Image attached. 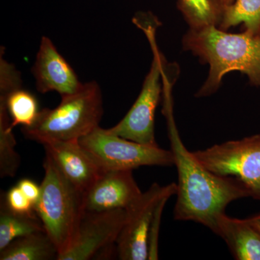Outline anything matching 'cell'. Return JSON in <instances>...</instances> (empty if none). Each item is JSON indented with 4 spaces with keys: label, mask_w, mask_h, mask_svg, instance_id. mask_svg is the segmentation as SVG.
I'll return each instance as SVG.
<instances>
[{
    "label": "cell",
    "mask_w": 260,
    "mask_h": 260,
    "mask_svg": "<svg viewBox=\"0 0 260 260\" xmlns=\"http://www.w3.org/2000/svg\"><path fill=\"white\" fill-rule=\"evenodd\" d=\"M45 231L37 213L25 215L10 210L2 200L0 210V250L18 238Z\"/></svg>",
    "instance_id": "15"
},
{
    "label": "cell",
    "mask_w": 260,
    "mask_h": 260,
    "mask_svg": "<svg viewBox=\"0 0 260 260\" xmlns=\"http://www.w3.org/2000/svg\"><path fill=\"white\" fill-rule=\"evenodd\" d=\"M158 22L153 14L142 15L135 21L148 38L153 61L133 107L118 124L107 129L112 134L148 145H158L155 136V111L164 93L166 75L174 67L167 62L157 45L155 34Z\"/></svg>",
    "instance_id": "5"
},
{
    "label": "cell",
    "mask_w": 260,
    "mask_h": 260,
    "mask_svg": "<svg viewBox=\"0 0 260 260\" xmlns=\"http://www.w3.org/2000/svg\"><path fill=\"white\" fill-rule=\"evenodd\" d=\"M162 113L178 174L174 219L202 224L215 234L218 217L232 202L250 197L249 189L237 178L218 175L197 160L181 139L172 103L164 105Z\"/></svg>",
    "instance_id": "1"
},
{
    "label": "cell",
    "mask_w": 260,
    "mask_h": 260,
    "mask_svg": "<svg viewBox=\"0 0 260 260\" xmlns=\"http://www.w3.org/2000/svg\"><path fill=\"white\" fill-rule=\"evenodd\" d=\"M78 142L104 172L174 166L172 150L131 141L100 126Z\"/></svg>",
    "instance_id": "6"
},
{
    "label": "cell",
    "mask_w": 260,
    "mask_h": 260,
    "mask_svg": "<svg viewBox=\"0 0 260 260\" xmlns=\"http://www.w3.org/2000/svg\"><path fill=\"white\" fill-rule=\"evenodd\" d=\"M183 49L209 65L208 78L195 96L208 97L218 91L223 77L231 72L246 75L251 85L260 88V37L247 30L232 34L208 25L189 28L182 39Z\"/></svg>",
    "instance_id": "2"
},
{
    "label": "cell",
    "mask_w": 260,
    "mask_h": 260,
    "mask_svg": "<svg viewBox=\"0 0 260 260\" xmlns=\"http://www.w3.org/2000/svg\"><path fill=\"white\" fill-rule=\"evenodd\" d=\"M31 71L41 93L55 91L61 97L66 96L76 93L83 85L74 69L47 37L42 38Z\"/></svg>",
    "instance_id": "10"
},
{
    "label": "cell",
    "mask_w": 260,
    "mask_h": 260,
    "mask_svg": "<svg viewBox=\"0 0 260 260\" xmlns=\"http://www.w3.org/2000/svg\"><path fill=\"white\" fill-rule=\"evenodd\" d=\"M246 220L260 234V213L246 218Z\"/></svg>",
    "instance_id": "23"
},
{
    "label": "cell",
    "mask_w": 260,
    "mask_h": 260,
    "mask_svg": "<svg viewBox=\"0 0 260 260\" xmlns=\"http://www.w3.org/2000/svg\"><path fill=\"white\" fill-rule=\"evenodd\" d=\"M43 167L41 195L34 210L60 255L69 249L78 232L85 212V192L63 175L47 154Z\"/></svg>",
    "instance_id": "4"
},
{
    "label": "cell",
    "mask_w": 260,
    "mask_h": 260,
    "mask_svg": "<svg viewBox=\"0 0 260 260\" xmlns=\"http://www.w3.org/2000/svg\"><path fill=\"white\" fill-rule=\"evenodd\" d=\"M41 144L63 175L83 192L104 172L78 141L47 140Z\"/></svg>",
    "instance_id": "12"
},
{
    "label": "cell",
    "mask_w": 260,
    "mask_h": 260,
    "mask_svg": "<svg viewBox=\"0 0 260 260\" xmlns=\"http://www.w3.org/2000/svg\"><path fill=\"white\" fill-rule=\"evenodd\" d=\"M11 119L4 102L0 100V177H15L20 167V155L15 150L16 140Z\"/></svg>",
    "instance_id": "18"
},
{
    "label": "cell",
    "mask_w": 260,
    "mask_h": 260,
    "mask_svg": "<svg viewBox=\"0 0 260 260\" xmlns=\"http://www.w3.org/2000/svg\"><path fill=\"white\" fill-rule=\"evenodd\" d=\"M177 8L189 28L218 27L223 13L218 0H177Z\"/></svg>",
    "instance_id": "19"
},
{
    "label": "cell",
    "mask_w": 260,
    "mask_h": 260,
    "mask_svg": "<svg viewBox=\"0 0 260 260\" xmlns=\"http://www.w3.org/2000/svg\"><path fill=\"white\" fill-rule=\"evenodd\" d=\"M61 98L54 109H42L32 126L22 127L25 138L78 141L99 126L104 113L102 89L95 81L83 83L76 93Z\"/></svg>",
    "instance_id": "3"
},
{
    "label": "cell",
    "mask_w": 260,
    "mask_h": 260,
    "mask_svg": "<svg viewBox=\"0 0 260 260\" xmlns=\"http://www.w3.org/2000/svg\"><path fill=\"white\" fill-rule=\"evenodd\" d=\"M3 202L10 210L15 213L25 215L36 213L34 203L23 194L18 185L9 189L5 194Z\"/></svg>",
    "instance_id": "20"
},
{
    "label": "cell",
    "mask_w": 260,
    "mask_h": 260,
    "mask_svg": "<svg viewBox=\"0 0 260 260\" xmlns=\"http://www.w3.org/2000/svg\"><path fill=\"white\" fill-rule=\"evenodd\" d=\"M126 215L125 209L85 211L73 244L57 260L91 259L103 248L116 244Z\"/></svg>",
    "instance_id": "9"
},
{
    "label": "cell",
    "mask_w": 260,
    "mask_h": 260,
    "mask_svg": "<svg viewBox=\"0 0 260 260\" xmlns=\"http://www.w3.org/2000/svg\"><path fill=\"white\" fill-rule=\"evenodd\" d=\"M141 194L133 171H107L85 191V211L126 209Z\"/></svg>",
    "instance_id": "11"
},
{
    "label": "cell",
    "mask_w": 260,
    "mask_h": 260,
    "mask_svg": "<svg viewBox=\"0 0 260 260\" xmlns=\"http://www.w3.org/2000/svg\"><path fill=\"white\" fill-rule=\"evenodd\" d=\"M215 234L223 239L234 259L260 260V234L246 218L221 214L217 219Z\"/></svg>",
    "instance_id": "13"
},
{
    "label": "cell",
    "mask_w": 260,
    "mask_h": 260,
    "mask_svg": "<svg viewBox=\"0 0 260 260\" xmlns=\"http://www.w3.org/2000/svg\"><path fill=\"white\" fill-rule=\"evenodd\" d=\"M240 24L244 30L260 37V0H234L223 8L219 28L227 30Z\"/></svg>",
    "instance_id": "16"
},
{
    "label": "cell",
    "mask_w": 260,
    "mask_h": 260,
    "mask_svg": "<svg viewBox=\"0 0 260 260\" xmlns=\"http://www.w3.org/2000/svg\"><path fill=\"white\" fill-rule=\"evenodd\" d=\"M191 153L210 172L242 181L251 198L260 200V134Z\"/></svg>",
    "instance_id": "7"
},
{
    "label": "cell",
    "mask_w": 260,
    "mask_h": 260,
    "mask_svg": "<svg viewBox=\"0 0 260 260\" xmlns=\"http://www.w3.org/2000/svg\"><path fill=\"white\" fill-rule=\"evenodd\" d=\"M0 100L6 106L13 128L18 125L22 127L32 126L40 112L37 98L22 88L8 93H0Z\"/></svg>",
    "instance_id": "17"
},
{
    "label": "cell",
    "mask_w": 260,
    "mask_h": 260,
    "mask_svg": "<svg viewBox=\"0 0 260 260\" xmlns=\"http://www.w3.org/2000/svg\"><path fill=\"white\" fill-rule=\"evenodd\" d=\"M169 199H170V198H164L159 203L156 209H155L153 221H152L150 231H149L148 260L158 259L159 233H160L162 214L168 200Z\"/></svg>",
    "instance_id": "21"
},
{
    "label": "cell",
    "mask_w": 260,
    "mask_h": 260,
    "mask_svg": "<svg viewBox=\"0 0 260 260\" xmlns=\"http://www.w3.org/2000/svg\"><path fill=\"white\" fill-rule=\"evenodd\" d=\"M177 194V184L161 186L153 183L126 208V220L116 241L117 255L121 260H147L148 235L155 209L164 198Z\"/></svg>",
    "instance_id": "8"
},
{
    "label": "cell",
    "mask_w": 260,
    "mask_h": 260,
    "mask_svg": "<svg viewBox=\"0 0 260 260\" xmlns=\"http://www.w3.org/2000/svg\"><path fill=\"white\" fill-rule=\"evenodd\" d=\"M17 185L21 189L23 194L35 205L40 198L41 185L28 179H23L19 181Z\"/></svg>",
    "instance_id": "22"
},
{
    "label": "cell",
    "mask_w": 260,
    "mask_h": 260,
    "mask_svg": "<svg viewBox=\"0 0 260 260\" xmlns=\"http://www.w3.org/2000/svg\"><path fill=\"white\" fill-rule=\"evenodd\" d=\"M234 0H218L219 3H220V5H221L222 8H225V7L228 6V5L232 4Z\"/></svg>",
    "instance_id": "24"
},
{
    "label": "cell",
    "mask_w": 260,
    "mask_h": 260,
    "mask_svg": "<svg viewBox=\"0 0 260 260\" xmlns=\"http://www.w3.org/2000/svg\"><path fill=\"white\" fill-rule=\"evenodd\" d=\"M59 251L45 231L15 239L0 250V260H57Z\"/></svg>",
    "instance_id": "14"
}]
</instances>
